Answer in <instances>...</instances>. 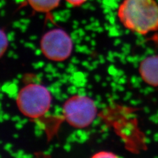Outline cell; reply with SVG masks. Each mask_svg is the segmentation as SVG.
<instances>
[{
    "instance_id": "obj_1",
    "label": "cell",
    "mask_w": 158,
    "mask_h": 158,
    "mask_svg": "<svg viewBox=\"0 0 158 158\" xmlns=\"http://www.w3.org/2000/svg\"><path fill=\"white\" fill-rule=\"evenodd\" d=\"M123 25L141 35L158 31V4L155 0H123L118 9Z\"/></svg>"
},
{
    "instance_id": "obj_2",
    "label": "cell",
    "mask_w": 158,
    "mask_h": 158,
    "mask_svg": "<svg viewBox=\"0 0 158 158\" xmlns=\"http://www.w3.org/2000/svg\"><path fill=\"white\" fill-rule=\"evenodd\" d=\"M52 96L48 89L37 83H31L19 91L17 104L21 113L32 119L45 116L51 107Z\"/></svg>"
},
{
    "instance_id": "obj_3",
    "label": "cell",
    "mask_w": 158,
    "mask_h": 158,
    "mask_svg": "<svg viewBox=\"0 0 158 158\" xmlns=\"http://www.w3.org/2000/svg\"><path fill=\"white\" fill-rule=\"evenodd\" d=\"M96 115V103L92 99L86 96H73L63 106L64 118L75 128H83L90 125Z\"/></svg>"
},
{
    "instance_id": "obj_4",
    "label": "cell",
    "mask_w": 158,
    "mask_h": 158,
    "mask_svg": "<svg viewBox=\"0 0 158 158\" xmlns=\"http://www.w3.org/2000/svg\"><path fill=\"white\" fill-rule=\"evenodd\" d=\"M40 48L46 58L54 61H63L71 56L73 44L70 36L65 31L57 28L44 34Z\"/></svg>"
},
{
    "instance_id": "obj_5",
    "label": "cell",
    "mask_w": 158,
    "mask_h": 158,
    "mask_svg": "<svg viewBox=\"0 0 158 158\" xmlns=\"http://www.w3.org/2000/svg\"><path fill=\"white\" fill-rule=\"evenodd\" d=\"M140 76L146 83L153 86H158V55L149 56L140 63Z\"/></svg>"
},
{
    "instance_id": "obj_6",
    "label": "cell",
    "mask_w": 158,
    "mask_h": 158,
    "mask_svg": "<svg viewBox=\"0 0 158 158\" xmlns=\"http://www.w3.org/2000/svg\"><path fill=\"white\" fill-rule=\"evenodd\" d=\"M34 11L48 14L57 8L61 0H27Z\"/></svg>"
},
{
    "instance_id": "obj_7",
    "label": "cell",
    "mask_w": 158,
    "mask_h": 158,
    "mask_svg": "<svg viewBox=\"0 0 158 158\" xmlns=\"http://www.w3.org/2000/svg\"><path fill=\"white\" fill-rule=\"evenodd\" d=\"M1 35H0V41H1V51H0V55L1 57H3V54L6 52L8 47V40L6 34L5 33L3 30L1 31Z\"/></svg>"
},
{
    "instance_id": "obj_8",
    "label": "cell",
    "mask_w": 158,
    "mask_h": 158,
    "mask_svg": "<svg viewBox=\"0 0 158 158\" xmlns=\"http://www.w3.org/2000/svg\"><path fill=\"white\" fill-rule=\"evenodd\" d=\"M117 156L113 154L111 152H100L97 153L96 154H94L92 157H95V158H112V157H117Z\"/></svg>"
},
{
    "instance_id": "obj_9",
    "label": "cell",
    "mask_w": 158,
    "mask_h": 158,
    "mask_svg": "<svg viewBox=\"0 0 158 158\" xmlns=\"http://www.w3.org/2000/svg\"><path fill=\"white\" fill-rule=\"evenodd\" d=\"M65 1L73 7H79L85 3L86 0H65Z\"/></svg>"
}]
</instances>
